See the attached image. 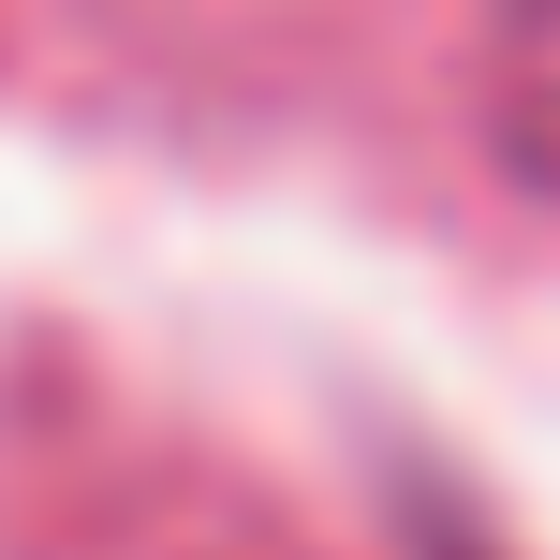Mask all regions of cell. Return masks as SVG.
<instances>
[{
  "label": "cell",
  "mask_w": 560,
  "mask_h": 560,
  "mask_svg": "<svg viewBox=\"0 0 560 560\" xmlns=\"http://www.w3.org/2000/svg\"><path fill=\"white\" fill-rule=\"evenodd\" d=\"M487 133L560 207V0H502L487 15Z\"/></svg>",
  "instance_id": "6da1fadb"
}]
</instances>
